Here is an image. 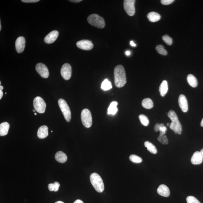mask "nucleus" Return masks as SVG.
I'll return each instance as SVG.
<instances>
[{
  "label": "nucleus",
  "mask_w": 203,
  "mask_h": 203,
  "mask_svg": "<svg viewBox=\"0 0 203 203\" xmlns=\"http://www.w3.org/2000/svg\"><path fill=\"white\" fill-rule=\"evenodd\" d=\"M115 85L117 87H123L126 83V77L124 68L121 65H117L114 69Z\"/></svg>",
  "instance_id": "nucleus-1"
},
{
  "label": "nucleus",
  "mask_w": 203,
  "mask_h": 203,
  "mask_svg": "<svg viewBox=\"0 0 203 203\" xmlns=\"http://www.w3.org/2000/svg\"><path fill=\"white\" fill-rule=\"evenodd\" d=\"M168 117L172 121L169 126L170 129L174 131L175 134H181L182 131V125L178 120L176 113L172 110H171L168 113Z\"/></svg>",
  "instance_id": "nucleus-2"
},
{
  "label": "nucleus",
  "mask_w": 203,
  "mask_h": 203,
  "mask_svg": "<svg viewBox=\"0 0 203 203\" xmlns=\"http://www.w3.org/2000/svg\"><path fill=\"white\" fill-rule=\"evenodd\" d=\"M91 184L95 190L99 193H102L104 190V185L100 175L97 173H92L90 176Z\"/></svg>",
  "instance_id": "nucleus-3"
},
{
  "label": "nucleus",
  "mask_w": 203,
  "mask_h": 203,
  "mask_svg": "<svg viewBox=\"0 0 203 203\" xmlns=\"http://www.w3.org/2000/svg\"><path fill=\"white\" fill-rule=\"evenodd\" d=\"M87 21L91 25L99 28L102 29L105 27L104 20L97 14H93L90 15L87 18Z\"/></svg>",
  "instance_id": "nucleus-4"
},
{
  "label": "nucleus",
  "mask_w": 203,
  "mask_h": 203,
  "mask_svg": "<svg viewBox=\"0 0 203 203\" xmlns=\"http://www.w3.org/2000/svg\"><path fill=\"white\" fill-rule=\"evenodd\" d=\"M58 103L65 120L67 122H70L71 119V113L67 103L63 99H60L58 100Z\"/></svg>",
  "instance_id": "nucleus-5"
},
{
  "label": "nucleus",
  "mask_w": 203,
  "mask_h": 203,
  "mask_svg": "<svg viewBox=\"0 0 203 203\" xmlns=\"http://www.w3.org/2000/svg\"><path fill=\"white\" fill-rule=\"evenodd\" d=\"M81 119L82 123L85 127L89 128L92 125V118L91 113L89 110L84 109L81 113Z\"/></svg>",
  "instance_id": "nucleus-6"
},
{
  "label": "nucleus",
  "mask_w": 203,
  "mask_h": 203,
  "mask_svg": "<svg viewBox=\"0 0 203 203\" xmlns=\"http://www.w3.org/2000/svg\"><path fill=\"white\" fill-rule=\"evenodd\" d=\"M33 105L35 110L39 113H43L45 111L46 104L41 97H35L34 100Z\"/></svg>",
  "instance_id": "nucleus-7"
},
{
  "label": "nucleus",
  "mask_w": 203,
  "mask_h": 203,
  "mask_svg": "<svg viewBox=\"0 0 203 203\" xmlns=\"http://www.w3.org/2000/svg\"><path fill=\"white\" fill-rule=\"evenodd\" d=\"M135 0H125L124 1V8L129 15L132 16L135 13Z\"/></svg>",
  "instance_id": "nucleus-8"
},
{
  "label": "nucleus",
  "mask_w": 203,
  "mask_h": 203,
  "mask_svg": "<svg viewBox=\"0 0 203 203\" xmlns=\"http://www.w3.org/2000/svg\"><path fill=\"white\" fill-rule=\"evenodd\" d=\"M62 77L66 80H69L72 76V67L69 64L65 63L61 69Z\"/></svg>",
  "instance_id": "nucleus-9"
},
{
  "label": "nucleus",
  "mask_w": 203,
  "mask_h": 203,
  "mask_svg": "<svg viewBox=\"0 0 203 203\" xmlns=\"http://www.w3.org/2000/svg\"><path fill=\"white\" fill-rule=\"evenodd\" d=\"M35 69L40 76L43 78H47L49 76V72L47 67L42 63L37 64Z\"/></svg>",
  "instance_id": "nucleus-10"
},
{
  "label": "nucleus",
  "mask_w": 203,
  "mask_h": 203,
  "mask_svg": "<svg viewBox=\"0 0 203 203\" xmlns=\"http://www.w3.org/2000/svg\"><path fill=\"white\" fill-rule=\"evenodd\" d=\"M77 46L79 48L85 51L90 50L93 47L92 42L87 40H81L77 42Z\"/></svg>",
  "instance_id": "nucleus-11"
},
{
  "label": "nucleus",
  "mask_w": 203,
  "mask_h": 203,
  "mask_svg": "<svg viewBox=\"0 0 203 203\" xmlns=\"http://www.w3.org/2000/svg\"><path fill=\"white\" fill-rule=\"evenodd\" d=\"M26 41L25 38L23 37H20L17 39L15 41V49L18 53H21L24 51L25 48Z\"/></svg>",
  "instance_id": "nucleus-12"
},
{
  "label": "nucleus",
  "mask_w": 203,
  "mask_h": 203,
  "mask_svg": "<svg viewBox=\"0 0 203 203\" xmlns=\"http://www.w3.org/2000/svg\"><path fill=\"white\" fill-rule=\"evenodd\" d=\"M178 102L180 107L182 110L183 112H187L188 110V103L186 97L183 94H181L178 99Z\"/></svg>",
  "instance_id": "nucleus-13"
},
{
  "label": "nucleus",
  "mask_w": 203,
  "mask_h": 203,
  "mask_svg": "<svg viewBox=\"0 0 203 203\" xmlns=\"http://www.w3.org/2000/svg\"><path fill=\"white\" fill-rule=\"evenodd\" d=\"M59 32L57 31H53L46 35L44 39L45 42L47 44H51L56 41L58 38Z\"/></svg>",
  "instance_id": "nucleus-14"
},
{
  "label": "nucleus",
  "mask_w": 203,
  "mask_h": 203,
  "mask_svg": "<svg viewBox=\"0 0 203 203\" xmlns=\"http://www.w3.org/2000/svg\"><path fill=\"white\" fill-rule=\"evenodd\" d=\"M203 158L200 152L196 151L194 153L191 162L194 165H199L202 163Z\"/></svg>",
  "instance_id": "nucleus-15"
},
{
  "label": "nucleus",
  "mask_w": 203,
  "mask_h": 203,
  "mask_svg": "<svg viewBox=\"0 0 203 203\" xmlns=\"http://www.w3.org/2000/svg\"><path fill=\"white\" fill-rule=\"evenodd\" d=\"M157 192L159 195L165 197H167L170 195V190L168 187L164 184H162L159 186L157 189Z\"/></svg>",
  "instance_id": "nucleus-16"
},
{
  "label": "nucleus",
  "mask_w": 203,
  "mask_h": 203,
  "mask_svg": "<svg viewBox=\"0 0 203 203\" xmlns=\"http://www.w3.org/2000/svg\"><path fill=\"white\" fill-rule=\"evenodd\" d=\"M39 138L43 139L45 138L48 135V128L46 125H43L39 128L38 133Z\"/></svg>",
  "instance_id": "nucleus-17"
},
{
  "label": "nucleus",
  "mask_w": 203,
  "mask_h": 203,
  "mask_svg": "<svg viewBox=\"0 0 203 203\" xmlns=\"http://www.w3.org/2000/svg\"><path fill=\"white\" fill-rule=\"evenodd\" d=\"M55 157L56 160L60 163H64L67 159V156L65 153L61 151L57 152L56 153Z\"/></svg>",
  "instance_id": "nucleus-18"
},
{
  "label": "nucleus",
  "mask_w": 203,
  "mask_h": 203,
  "mask_svg": "<svg viewBox=\"0 0 203 203\" xmlns=\"http://www.w3.org/2000/svg\"><path fill=\"white\" fill-rule=\"evenodd\" d=\"M10 128V125L7 122H4L0 124V136H4L7 135Z\"/></svg>",
  "instance_id": "nucleus-19"
},
{
  "label": "nucleus",
  "mask_w": 203,
  "mask_h": 203,
  "mask_svg": "<svg viewBox=\"0 0 203 203\" xmlns=\"http://www.w3.org/2000/svg\"><path fill=\"white\" fill-rule=\"evenodd\" d=\"M168 90V83L166 80H164L161 83L159 88V91L160 95L162 97H164L166 94Z\"/></svg>",
  "instance_id": "nucleus-20"
},
{
  "label": "nucleus",
  "mask_w": 203,
  "mask_h": 203,
  "mask_svg": "<svg viewBox=\"0 0 203 203\" xmlns=\"http://www.w3.org/2000/svg\"><path fill=\"white\" fill-rule=\"evenodd\" d=\"M147 17L151 22H155L159 21L161 18L160 15L155 12H151L148 14Z\"/></svg>",
  "instance_id": "nucleus-21"
},
{
  "label": "nucleus",
  "mask_w": 203,
  "mask_h": 203,
  "mask_svg": "<svg viewBox=\"0 0 203 203\" xmlns=\"http://www.w3.org/2000/svg\"><path fill=\"white\" fill-rule=\"evenodd\" d=\"M117 102L114 101L111 102L108 109L107 113L108 115H114L118 111Z\"/></svg>",
  "instance_id": "nucleus-22"
},
{
  "label": "nucleus",
  "mask_w": 203,
  "mask_h": 203,
  "mask_svg": "<svg viewBox=\"0 0 203 203\" xmlns=\"http://www.w3.org/2000/svg\"><path fill=\"white\" fill-rule=\"evenodd\" d=\"M187 80L189 84L192 87H196L198 86L197 80L194 76L192 74H189L187 77Z\"/></svg>",
  "instance_id": "nucleus-23"
},
{
  "label": "nucleus",
  "mask_w": 203,
  "mask_h": 203,
  "mask_svg": "<svg viewBox=\"0 0 203 203\" xmlns=\"http://www.w3.org/2000/svg\"><path fill=\"white\" fill-rule=\"evenodd\" d=\"M142 105L144 108L146 109H150L153 107V103L151 99L147 98L142 100Z\"/></svg>",
  "instance_id": "nucleus-24"
},
{
  "label": "nucleus",
  "mask_w": 203,
  "mask_h": 203,
  "mask_svg": "<svg viewBox=\"0 0 203 203\" xmlns=\"http://www.w3.org/2000/svg\"><path fill=\"white\" fill-rule=\"evenodd\" d=\"M145 146L146 147L148 151L150 152L153 153V154H156L157 152V149H156V146L151 142L146 141L145 142Z\"/></svg>",
  "instance_id": "nucleus-25"
},
{
  "label": "nucleus",
  "mask_w": 203,
  "mask_h": 203,
  "mask_svg": "<svg viewBox=\"0 0 203 203\" xmlns=\"http://www.w3.org/2000/svg\"><path fill=\"white\" fill-rule=\"evenodd\" d=\"M101 88L103 90H108L112 89V85L111 82H110L108 79H105L102 83Z\"/></svg>",
  "instance_id": "nucleus-26"
},
{
  "label": "nucleus",
  "mask_w": 203,
  "mask_h": 203,
  "mask_svg": "<svg viewBox=\"0 0 203 203\" xmlns=\"http://www.w3.org/2000/svg\"><path fill=\"white\" fill-rule=\"evenodd\" d=\"M60 186L59 183L55 182L54 183L49 184L48 185V188L50 191L57 192L59 190Z\"/></svg>",
  "instance_id": "nucleus-27"
},
{
  "label": "nucleus",
  "mask_w": 203,
  "mask_h": 203,
  "mask_svg": "<svg viewBox=\"0 0 203 203\" xmlns=\"http://www.w3.org/2000/svg\"><path fill=\"white\" fill-rule=\"evenodd\" d=\"M140 122L142 125L145 126H148L149 124V120L147 116L144 114H141L139 116Z\"/></svg>",
  "instance_id": "nucleus-28"
},
{
  "label": "nucleus",
  "mask_w": 203,
  "mask_h": 203,
  "mask_svg": "<svg viewBox=\"0 0 203 203\" xmlns=\"http://www.w3.org/2000/svg\"><path fill=\"white\" fill-rule=\"evenodd\" d=\"M156 49L159 54L163 55H166L167 52L165 49L164 46L162 45H158L156 46Z\"/></svg>",
  "instance_id": "nucleus-29"
},
{
  "label": "nucleus",
  "mask_w": 203,
  "mask_h": 203,
  "mask_svg": "<svg viewBox=\"0 0 203 203\" xmlns=\"http://www.w3.org/2000/svg\"><path fill=\"white\" fill-rule=\"evenodd\" d=\"M130 160L134 163H139L142 162V158L135 155H132L129 156Z\"/></svg>",
  "instance_id": "nucleus-30"
},
{
  "label": "nucleus",
  "mask_w": 203,
  "mask_h": 203,
  "mask_svg": "<svg viewBox=\"0 0 203 203\" xmlns=\"http://www.w3.org/2000/svg\"><path fill=\"white\" fill-rule=\"evenodd\" d=\"M162 38L163 41L169 45H171L172 44V39L169 35H164Z\"/></svg>",
  "instance_id": "nucleus-31"
},
{
  "label": "nucleus",
  "mask_w": 203,
  "mask_h": 203,
  "mask_svg": "<svg viewBox=\"0 0 203 203\" xmlns=\"http://www.w3.org/2000/svg\"><path fill=\"white\" fill-rule=\"evenodd\" d=\"M186 200L187 203H201L196 198L193 196L187 197Z\"/></svg>",
  "instance_id": "nucleus-32"
},
{
  "label": "nucleus",
  "mask_w": 203,
  "mask_h": 203,
  "mask_svg": "<svg viewBox=\"0 0 203 203\" xmlns=\"http://www.w3.org/2000/svg\"><path fill=\"white\" fill-rule=\"evenodd\" d=\"M158 140L161 143L163 144V145H167L169 142L167 136L165 135H164L162 137H159L158 138Z\"/></svg>",
  "instance_id": "nucleus-33"
},
{
  "label": "nucleus",
  "mask_w": 203,
  "mask_h": 203,
  "mask_svg": "<svg viewBox=\"0 0 203 203\" xmlns=\"http://www.w3.org/2000/svg\"><path fill=\"white\" fill-rule=\"evenodd\" d=\"M174 0H162L161 3L163 5H169L174 2Z\"/></svg>",
  "instance_id": "nucleus-34"
},
{
  "label": "nucleus",
  "mask_w": 203,
  "mask_h": 203,
  "mask_svg": "<svg viewBox=\"0 0 203 203\" xmlns=\"http://www.w3.org/2000/svg\"><path fill=\"white\" fill-rule=\"evenodd\" d=\"M165 126L163 123L159 124L157 123L154 126V130L155 131L158 132L159 131V128L160 127Z\"/></svg>",
  "instance_id": "nucleus-35"
},
{
  "label": "nucleus",
  "mask_w": 203,
  "mask_h": 203,
  "mask_svg": "<svg viewBox=\"0 0 203 203\" xmlns=\"http://www.w3.org/2000/svg\"><path fill=\"white\" fill-rule=\"evenodd\" d=\"M39 0H22L21 1L25 3H36L39 1Z\"/></svg>",
  "instance_id": "nucleus-36"
},
{
  "label": "nucleus",
  "mask_w": 203,
  "mask_h": 203,
  "mask_svg": "<svg viewBox=\"0 0 203 203\" xmlns=\"http://www.w3.org/2000/svg\"><path fill=\"white\" fill-rule=\"evenodd\" d=\"M167 130V127L165 126L160 127L159 129V132H166Z\"/></svg>",
  "instance_id": "nucleus-37"
},
{
  "label": "nucleus",
  "mask_w": 203,
  "mask_h": 203,
  "mask_svg": "<svg viewBox=\"0 0 203 203\" xmlns=\"http://www.w3.org/2000/svg\"><path fill=\"white\" fill-rule=\"evenodd\" d=\"M69 1L72 2L78 3L80 2H81L82 1V0H71V1Z\"/></svg>",
  "instance_id": "nucleus-38"
},
{
  "label": "nucleus",
  "mask_w": 203,
  "mask_h": 203,
  "mask_svg": "<svg viewBox=\"0 0 203 203\" xmlns=\"http://www.w3.org/2000/svg\"><path fill=\"white\" fill-rule=\"evenodd\" d=\"M130 45L131 46H133V47H136V44L134 43V42L133 41H130Z\"/></svg>",
  "instance_id": "nucleus-39"
},
{
  "label": "nucleus",
  "mask_w": 203,
  "mask_h": 203,
  "mask_svg": "<svg viewBox=\"0 0 203 203\" xmlns=\"http://www.w3.org/2000/svg\"><path fill=\"white\" fill-rule=\"evenodd\" d=\"M74 203H83V202L80 200L77 199L75 201Z\"/></svg>",
  "instance_id": "nucleus-40"
},
{
  "label": "nucleus",
  "mask_w": 203,
  "mask_h": 203,
  "mask_svg": "<svg viewBox=\"0 0 203 203\" xmlns=\"http://www.w3.org/2000/svg\"><path fill=\"white\" fill-rule=\"evenodd\" d=\"M125 54H126L127 56H129L130 54H131V52L129 51H127L125 52Z\"/></svg>",
  "instance_id": "nucleus-41"
},
{
  "label": "nucleus",
  "mask_w": 203,
  "mask_h": 203,
  "mask_svg": "<svg viewBox=\"0 0 203 203\" xmlns=\"http://www.w3.org/2000/svg\"><path fill=\"white\" fill-rule=\"evenodd\" d=\"M3 95V93L2 91V90H0V99H1L2 98Z\"/></svg>",
  "instance_id": "nucleus-42"
},
{
  "label": "nucleus",
  "mask_w": 203,
  "mask_h": 203,
  "mask_svg": "<svg viewBox=\"0 0 203 203\" xmlns=\"http://www.w3.org/2000/svg\"><path fill=\"white\" fill-rule=\"evenodd\" d=\"M200 152L201 155H202V157L203 159V149H202L201 150V151Z\"/></svg>",
  "instance_id": "nucleus-43"
},
{
  "label": "nucleus",
  "mask_w": 203,
  "mask_h": 203,
  "mask_svg": "<svg viewBox=\"0 0 203 203\" xmlns=\"http://www.w3.org/2000/svg\"><path fill=\"white\" fill-rule=\"evenodd\" d=\"M201 126L203 127V118L201 121Z\"/></svg>",
  "instance_id": "nucleus-44"
},
{
  "label": "nucleus",
  "mask_w": 203,
  "mask_h": 203,
  "mask_svg": "<svg viewBox=\"0 0 203 203\" xmlns=\"http://www.w3.org/2000/svg\"><path fill=\"white\" fill-rule=\"evenodd\" d=\"M55 203H64L62 202V201H57V202H56Z\"/></svg>",
  "instance_id": "nucleus-45"
},
{
  "label": "nucleus",
  "mask_w": 203,
  "mask_h": 203,
  "mask_svg": "<svg viewBox=\"0 0 203 203\" xmlns=\"http://www.w3.org/2000/svg\"><path fill=\"white\" fill-rule=\"evenodd\" d=\"M3 89H4V87H3L2 86H0V90H2Z\"/></svg>",
  "instance_id": "nucleus-46"
},
{
  "label": "nucleus",
  "mask_w": 203,
  "mask_h": 203,
  "mask_svg": "<svg viewBox=\"0 0 203 203\" xmlns=\"http://www.w3.org/2000/svg\"><path fill=\"white\" fill-rule=\"evenodd\" d=\"M2 26L1 24V21H0V31L1 30Z\"/></svg>",
  "instance_id": "nucleus-47"
},
{
  "label": "nucleus",
  "mask_w": 203,
  "mask_h": 203,
  "mask_svg": "<svg viewBox=\"0 0 203 203\" xmlns=\"http://www.w3.org/2000/svg\"><path fill=\"white\" fill-rule=\"evenodd\" d=\"M167 126H170V124L169 123H167Z\"/></svg>",
  "instance_id": "nucleus-48"
},
{
  "label": "nucleus",
  "mask_w": 203,
  "mask_h": 203,
  "mask_svg": "<svg viewBox=\"0 0 203 203\" xmlns=\"http://www.w3.org/2000/svg\"><path fill=\"white\" fill-rule=\"evenodd\" d=\"M33 111L34 112H35V109H34V110H33Z\"/></svg>",
  "instance_id": "nucleus-49"
},
{
  "label": "nucleus",
  "mask_w": 203,
  "mask_h": 203,
  "mask_svg": "<svg viewBox=\"0 0 203 203\" xmlns=\"http://www.w3.org/2000/svg\"><path fill=\"white\" fill-rule=\"evenodd\" d=\"M34 115H37V113H34Z\"/></svg>",
  "instance_id": "nucleus-50"
}]
</instances>
